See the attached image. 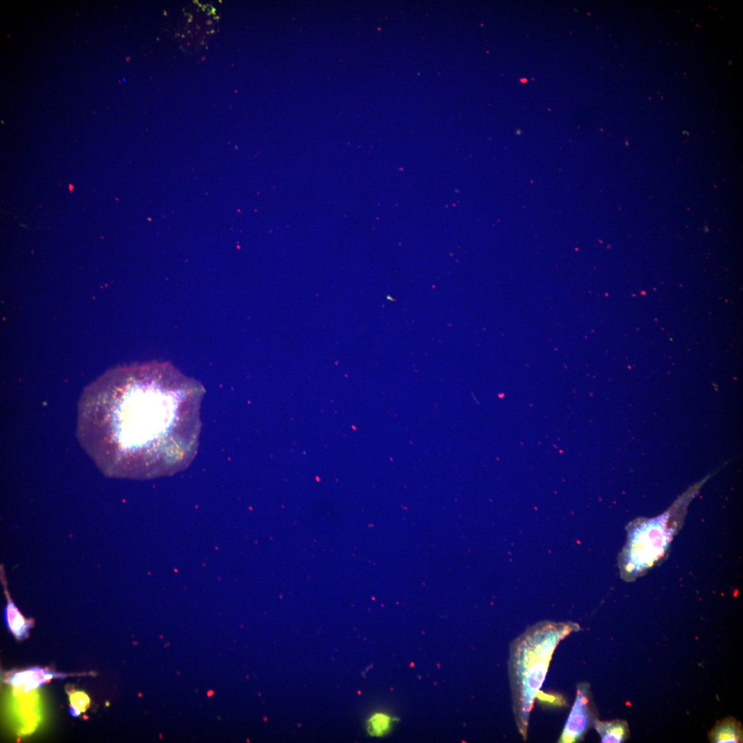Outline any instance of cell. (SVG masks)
Here are the masks:
<instances>
[{
  "mask_svg": "<svg viewBox=\"0 0 743 743\" xmlns=\"http://www.w3.org/2000/svg\"><path fill=\"white\" fill-rule=\"evenodd\" d=\"M204 393L167 363L111 369L80 398L78 439L107 476L172 475L197 454Z\"/></svg>",
  "mask_w": 743,
  "mask_h": 743,
  "instance_id": "cell-1",
  "label": "cell"
},
{
  "mask_svg": "<svg viewBox=\"0 0 743 743\" xmlns=\"http://www.w3.org/2000/svg\"><path fill=\"white\" fill-rule=\"evenodd\" d=\"M579 629L573 622L544 621L537 623L511 643L508 671L513 709L517 730L526 740L530 714L545 680L558 644Z\"/></svg>",
  "mask_w": 743,
  "mask_h": 743,
  "instance_id": "cell-2",
  "label": "cell"
},
{
  "mask_svg": "<svg viewBox=\"0 0 743 743\" xmlns=\"http://www.w3.org/2000/svg\"><path fill=\"white\" fill-rule=\"evenodd\" d=\"M687 502L680 500L661 515L638 519L629 525L627 542L619 554L621 577L632 581L665 557L685 515Z\"/></svg>",
  "mask_w": 743,
  "mask_h": 743,
  "instance_id": "cell-3",
  "label": "cell"
},
{
  "mask_svg": "<svg viewBox=\"0 0 743 743\" xmlns=\"http://www.w3.org/2000/svg\"><path fill=\"white\" fill-rule=\"evenodd\" d=\"M590 687L587 683L577 686L576 698L558 742L574 743L583 739L592 722Z\"/></svg>",
  "mask_w": 743,
  "mask_h": 743,
  "instance_id": "cell-4",
  "label": "cell"
},
{
  "mask_svg": "<svg viewBox=\"0 0 743 743\" xmlns=\"http://www.w3.org/2000/svg\"><path fill=\"white\" fill-rule=\"evenodd\" d=\"M54 674L40 667L15 673L8 679V682L14 686H23L25 691L36 688L50 680Z\"/></svg>",
  "mask_w": 743,
  "mask_h": 743,
  "instance_id": "cell-5",
  "label": "cell"
},
{
  "mask_svg": "<svg viewBox=\"0 0 743 743\" xmlns=\"http://www.w3.org/2000/svg\"><path fill=\"white\" fill-rule=\"evenodd\" d=\"M711 740L715 743H737L742 742L741 724L735 719L726 718L718 723L710 734Z\"/></svg>",
  "mask_w": 743,
  "mask_h": 743,
  "instance_id": "cell-6",
  "label": "cell"
},
{
  "mask_svg": "<svg viewBox=\"0 0 743 743\" xmlns=\"http://www.w3.org/2000/svg\"><path fill=\"white\" fill-rule=\"evenodd\" d=\"M594 724L603 743H621L624 742L628 735L627 725L624 721L595 720Z\"/></svg>",
  "mask_w": 743,
  "mask_h": 743,
  "instance_id": "cell-7",
  "label": "cell"
},
{
  "mask_svg": "<svg viewBox=\"0 0 743 743\" xmlns=\"http://www.w3.org/2000/svg\"><path fill=\"white\" fill-rule=\"evenodd\" d=\"M8 595V603L4 610V618L8 628L18 638L26 637L30 627V621H27L21 614L15 604Z\"/></svg>",
  "mask_w": 743,
  "mask_h": 743,
  "instance_id": "cell-8",
  "label": "cell"
},
{
  "mask_svg": "<svg viewBox=\"0 0 743 743\" xmlns=\"http://www.w3.org/2000/svg\"><path fill=\"white\" fill-rule=\"evenodd\" d=\"M384 713H375L367 721V729L372 736L380 737L387 734L391 728L393 720Z\"/></svg>",
  "mask_w": 743,
  "mask_h": 743,
  "instance_id": "cell-9",
  "label": "cell"
},
{
  "mask_svg": "<svg viewBox=\"0 0 743 743\" xmlns=\"http://www.w3.org/2000/svg\"><path fill=\"white\" fill-rule=\"evenodd\" d=\"M71 704L79 709L81 712H85L89 707L90 700L87 695L83 691H76L69 697Z\"/></svg>",
  "mask_w": 743,
  "mask_h": 743,
  "instance_id": "cell-10",
  "label": "cell"
},
{
  "mask_svg": "<svg viewBox=\"0 0 743 743\" xmlns=\"http://www.w3.org/2000/svg\"><path fill=\"white\" fill-rule=\"evenodd\" d=\"M69 712L72 715L77 717L80 714V710L74 706H71L69 708Z\"/></svg>",
  "mask_w": 743,
  "mask_h": 743,
  "instance_id": "cell-11",
  "label": "cell"
}]
</instances>
